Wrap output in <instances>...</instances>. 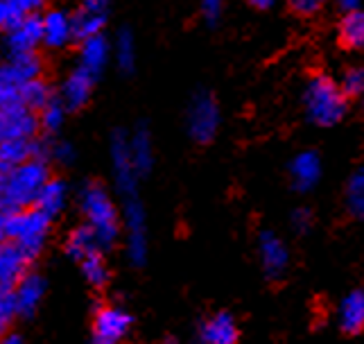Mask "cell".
Returning <instances> with one entry per match:
<instances>
[{
    "label": "cell",
    "instance_id": "cell-1",
    "mask_svg": "<svg viewBox=\"0 0 364 344\" xmlns=\"http://www.w3.org/2000/svg\"><path fill=\"white\" fill-rule=\"evenodd\" d=\"M80 209L86 218V224L93 229L100 247L102 249L114 247L120 236V215L105 186L93 182L86 184L80 193Z\"/></svg>",
    "mask_w": 364,
    "mask_h": 344
},
{
    "label": "cell",
    "instance_id": "cell-2",
    "mask_svg": "<svg viewBox=\"0 0 364 344\" xmlns=\"http://www.w3.org/2000/svg\"><path fill=\"white\" fill-rule=\"evenodd\" d=\"M306 111L312 123L321 127H331L340 123L346 113V93L342 91V84L333 82L326 75H315L306 86Z\"/></svg>",
    "mask_w": 364,
    "mask_h": 344
},
{
    "label": "cell",
    "instance_id": "cell-3",
    "mask_svg": "<svg viewBox=\"0 0 364 344\" xmlns=\"http://www.w3.org/2000/svg\"><path fill=\"white\" fill-rule=\"evenodd\" d=\"M50 224H53V218H48V215L36 207L23 209L18 213L9 215L7 240L18 245L32 261H36L41 256V251L46 249Z\"/></svg>",
    "mask_w": 364,
    "mask_h": 344
},
{
    "label": "cell",
    "instance_id": "cell-4",
    "mask_svg": "<svg viewBox=\"0 0 364 344\" xmlns=\"http://www.w3.org/2000/svg\"><path fill=\"white\" fill-rule=\"evenodd\" d=\"M122 226L127 236V254L134 265H143L147 259V224H145V211L143 204L134 197L122 199Z\"/></svg>",
    "mask_w": 364,
    "mask_h": 344
},
{
    "label": "cell",
    "instance_id": "cell-5",
    "mask_svg": "<svg viewBox=\"0 0 364 344\" xmlns=\"http://www.w3.org/2000/svg\"><path fill=\"white\" fill-rule=\"evenodd\" d=\"M134 317L120 306H100L93 317L91 344H120L129 335Z\"/></svg>",
    "mask_w": 364,
    "mask_h": 344
},
{
    "label": "cell",
    "instance_id": "cell-6",
    "mask_svg": "<svg viewBox=\"0 0 364 344\" xmlns=\"http://www.w3.org/2000/svg\"><path fill=\"white\" fill-rule=\"evenodd\" d=\"M111 163H114V177L120 197L124 199L138 195V170L129 155V138L122 132L111 138Z\"/></svg>",
    "mask_w": 364,
    "mask_h": 344
},
{
    "label": "cell",
    "instance_id": "cell-7",
    "mask_svg": "<svg viewBox=\"0 0 364 344\" xmlns=\"http://www.w3.org/2000/svg\"><path fill=\"white\" fill-rule=\"evenodd\" d=\"M220 111L208 93H197L188 109V132L197 143H208L218 132Z\"/></svg>",
    "mask_w": 364,
    "mask_h": 344
},
{
    "label": "cell",
    "instance_id": "cell-8",
    "mask_svg": "<svg viewBox=\"0 0 364 344\" xmlns=\"http://www.w3.org/2000/svg\"><path fill=\"white\" fill-rule=\"evenodd\" d=\"M7 55H28L36 53V48L43 43V25L41 14L23 16L9 30L3 32Z\"/></svg>",
    "mask_w": 364,
    "mask_h": 344
},
{
    "label": "cell",
    "instance_id": "cell-9",
    "mask_svg": "<svg viewBox=\"0 0 364 344\" xmlns=\"http://www.w3.org/2000/svg\"><path fill=\"white\" fill-rule=\"evenodd\" d=\"M39 113L28 107H14L0 111V143L14 138H34L39 136Z\"/></svg>",
    "mask_w": 364,
    "mask_h": 344
},
{
    "label": "cell",
    "instance_id": "cell-10",
    "mask_svg": "<svg viewBox=\"0 0 364 344\" xmlns=\"http://www.w3.org/2000/svg\"><path fill=\"white\" fill-rule=\"evenodd\" d=\"M32 263L34 261L18 245L9 240L0 243V288L14 290L21 278L30 272Z\"/></svg>",
    "mask_w": 364,
    "mask_h": 344
},
{
    "label": "cell",
    "instance_id": "cell-11",
    "mask_svg": "<svg viewBox=\"0 0 364 344\" xmlns=\"http://www.w3.org/2000/svg\"><path fill=\"white\" fill-rule=\"evenodd\" d=\"M41 25H43V46L50 50H61L75 39L73 14H68V11L48 9L41 14Z\"/></svg>",
    "mask_w": 364,
    "mask_h": 344
},
{
    "label": "cell",
    "instance_id": "cell-12",
    "mask_svg": "<svg viewBox=\"0 0 364 344\" xmlns=\"http://www.w3.org/2000/svg\"><path fill=\"white\" fill-rule=\"evenodd\" d=\"M46 295V281L41 274L28 272L14 288V297H16V308L18 317H34V313L39 311V306Z\"/></svg>",
    "mask_w": 364,
    "mask_h": 344
},
{
    "label": "cell",
    "instance_id": "cell-13",
    "mask_svg": "<svg viewBox=\"0 0 364 344\" xmlns=\"http://www.w3.org/2000/svg\"><path fill=\"white\" fill-rule=\"evenodd\" d=\"M258 247H260V259H262V267H265V274L269 278L283 276L287 261H290V254H287L283 240L279 236H274L272 231H262L258 238Z\"/></svg>",
    "mask_w": 364,
    "mask_h": 344
},
{
    "label": "cell",
    "instance_id": "cell-14",
    "mask_svg": "<svg viewBox=\"0 0 364 344\" xmlns=\"http://www.w3.org/2000/svg\"><path fill=\"white\" fill-rule=\"evenodd\" d=\"M93 82H95V78H91V75L86 71H82L80 66L64 80L59 98L66 105L68 111H77L86 105V102H89L91 91H93Z\"/></svg>",
    "mask_w": 364,
    "mask_h": 344
},
{
    "label": "cell",
    "instance_id": "cell-15",
    "mask_svg": "<svg viewBox=\"0 0 364 344\" xmlns=\"http://www.w3.org/2000/svg\"><path fill=\"white\" fill-rule=\"evenodd\" d=\"M199 344H237V324L229 313H218L199 326Z\"/></svg>",
    "mask_w": 364,
    "mask_h": 344
},
{
    "label": "cell",
    "instance_id": "cell-16",
    "mask_svg": "<svg viewBox=\"0 0 364 344\" xmlns=\"http://www.w3.org/2000/svg\"><path fill=\"white\" fill-rule=\"evenodd\" d=\"M109 59V43L102 34H95L91 39L80 41V63L77 66L86 71L91 78H100V73L105 71Z\"/></svg>",
    "mask_w": 364,
    "mask_h": 344
},
{
    "label": "cell",
    "instance_id": "cell-17",
    "mask_svg": "<svg viewBox=\"0 0 364 344\" xmlns=\"http://www.w3.org/2000/svg\"><path fill=\"white\" fill-rule=\"evenodd\" d=\"M290 177L296 190H310L321 177V161L315 152H301L290 163Z\"/></svg>",
    "mask_w": 364,
    "mask_h": 344
},
{
    "label": "cell",
    "instance_id": "cell-18",
    "mask_svg": "<svg viewBox=\"0 0 364 344\" xmlns=\"http://www.w3.org/2000/svg\"><path fill=\"white\" fill-rule=\"evenodd\" d=\"M340 326L344 333L355 335L364 328V290H353L340 306Z\"/></svg>",
    "mask_w": 364,
    "mask_h": 344
},
{
    "label": "cell",
    "instance_id": "cell-19",
    "mask_svg": "<svg viewBox=\"0 0 364 344\" xmlns=\"http://www.w3.org/2000/svg\"><path fill=\"white\" fill-rule=\"evenodd\" d=\"M66 199H68V188L61 179H55V177H50V182L41 188L39 197H36L34 207L43 211L48 218H57V215L64 211L66 207Z\"/></svg>",
    "mask_w": 364,
    "mask_h": 344
},
{
    "label": "cell",
    "instance_id": "cell-20",
    "mask_svg": "<svg viewBox=\"0 0 364 344\" xmlns=\"http://www.w3.org/2000/svg\"><path fill=\"white\" fill-rule=\"evenodd\" d=\"M97 249H102V247H100L93 229L89 224L75 226L73 231L68 234V238H66V254L77 263L89 256V254L97 251Z\"/></svg>",
    "mask_w": 364,
    "mask_h": 344
},
{
    "label": "cell",
    "instance_id": "cell-21",
    "mask_svg": "<svg viewBox=\"0 0 364 344\" xmlns=\"http://www.w3.org/2000/svg\"><path fill=\"white\" fill-rule=\"evenodd\" d=\"M129 155H132V161L136 165L138 174L149 172V168H152V163H154V152H152V138H149L145 127L136 130L129 136Z\"/></svg>",
    "mask_w": 364,
    "mask_h": 344
},
{
    "label": "cell",
    "instance_id": "cell-22",
    "mask_svg": "<svg viewBox=\"0 0 364 344\" xmlns=\"http://www.w3.org/2000/svg\"><path fill=\"white\" fill-rule=\"evenodd\" d=\"M107 14H95V11L89 9H80L73 14V30H75V41H84L91 39L95 34H102Z\"/></svg>",
    "mask_w": 364,
    "mask_h": 344
},
{
    "label": "cell",
    "instance_id": "cell-23",
    "mask_svg": "<svg viewBox=\"0 0 364 344\" xmlns=\"http://www.w3.org/2000/svg\"><path fill=\"white\" fill-rule=\"evenodd\" d=\"M340 41L346 48L362 50L364 48V11H348L340 25Z\"/></svg>",
    "mask_w": 364,
    "mask_h": 344
},
{
    "label": "cell",
    "instance_id": "cell-24",
    "mask_svg": "<svg viewBox=\"0 0 364 344\" xmlns=\"http://www.w3.org/2000/svg\"><path fill=\"white\" fill-rule=\"evenodd\" d=\"M80 267H82V274L84 278L89 281L93 288H105L107 281H109V267L105 263V256H102V249H97L93 254H89L86 259L80 261Z\"/></svg>",
    "mask_w": 364,
    "mask_h": 344
},
{
    "label": "cell",
    "instance_id": "cell-25",
    "mask_svg": "<svg viewBox=\"0 0 364 344\" xmlns=\"http://www.w3.org/2000/svg\"><path fill=\"white\" fill-rule=\"evenodd\" d=\"M66 105L61 102V98H53L48 105L39 111V125H41V132L46 136H53L61 130V125L66 120Z\"/></svg>",
    "mask_w": 364,
    "mask_h": 344
},
{
    "label": "cell",
    "instance_id": "cell-26",
    "mask_svg": "<svg viewBox=\"0 0 364 344\" xmlns=\"http://www.w3.org/2000/svg\"><path fill=\"white\" fill-rule=\"evenodd\" d=\"M21 93H23V107H28L32 111L39 113L50 100H53V91H50L48 82L41 78V80H32L28 84L21 86Z\"/></svg>",
    "mask_w": 364,
    "mask_h": 344
},
{
    "label": "cell",
    "instance_id": "cell-27",
    "mask_svg": "<svg viewBox=\"0 0 364 344\" xmlns=\"http://www.w3.org/2000/svg\"><path fill=\"white\" fill-rule=\"evenodd\" d=\"M346 207L353 218L364 220V168H360L346 186Z\"/></svg>",
    "mask_w": 364,
    "mask_h": 344
},
{
    "label": "cell",
    "instance_id": "cell-28",
    "mask_svg": "<svg viewBox=\"0 0 364 344\" xmlns=\"http://www.w3.org/2000/svg\"><path fill=\"white\" fill-rule=\"evenodd\" d=\"M116 59H118V66L124 73H132L134 71V63H136V43H134V36L132 32L122 30L118 41H116Z\"/></svg>",
    "mask_w": 364,
    "mask_h": 344
},
{
    "label": "cell",
    "instance_id": "cell-29",
    "mask_svg": "<svg viewBox=\"0 0 364 344\" xmlns=\"http://www.w3.org/2000/svg\"><path fill=\"white\" fill-rule=\"evenodd\" d=\"M342 91L346 93V98H364V68L346 71L342 80Z\"/></svg>",
    "mask_w": 364,
    "mask_h": 344
},
{
    "label": "cell",
    "instance_id": "cell-30",
    "mask_svg": "<svg viewBox=\"0 0 364 344\" xmlns=\"http://www.w3.org/2000/svg\"><path fill=\"white\" fill-rule=\"evenodd\" d=\"M14 107H23V93L21 86L0 82V111L5 109H14Z\"/></svg>",
    "mask_w": 364,
    "mask_h": 344
},
{
    "label": "cell",
    "instance_id": "cell-31",
    "mask_svg": "<svg viewBox=\"0 0 364 344\" xmlns=\"http://www.w3.org/2000/svg\"><path fill=\"white\" fill-rule=\"evenodd\" d=\"M18 19H23L21 11L9 3V0H0V32L9 30Z\"/></svg>",
    "mask_w": 364,
    "mask_h": 344
},
{
    "label": "cell",
    "instance_id": "cell-32",
    "mask_svg": "<svg viewBox=\"0 0 364 344\" xmlns=\"http://www.w3.org/2000/svg\"><path fill=\"white\" fill-rule=\"evenodd\" d=\"M73 159H75L73 145H68V143H55L53 141V147H50V161H57V163L68 165V163H73Z\"/></svg>",
    "mask_w": 364,
    "mask_h": 344
},
{
    "label": "cell",
    "instance_id": "cell-33",
    "mask_svg": "<svg viewBox=\"0 0 364 344\" xmlns=\"http://www.w3.org/2000/svg\"><path fill=\"white\" fill-rule=\"evenodd\" d=\"M23 16H32V14H41V9L46 7V0H9Z\"/></svg>",
    "mask_w": 364,
    "mask_h": 344
},
{
    "label": "cell",
    "instance_id": "cell-34",
    "mask_svg": "<svg viewBox=\"0 0 364 344\" xmlns=\"http://www.w3.org/2000/svg\"><path fill=\"white\" fill-rule=\"evenodd\" d=\"M326 0H290L292 9L296 11V14H304V16H310L315 14V11H319L323 7Z\"/></svg>",
    "mask_w": 364,
    "mask_h": 344
},
{
    "label": "cell",
    "instance_id": "cell-35",
    "mask_svg": "<svg viewBox=\"0 0 364 344\" xmlns=\"http://www.w3.org/2000/svg\"><path fill=\"white\" fill-rule=\"evenodd\" d=\"M222 7H224V0H202V11L210 23L218 21Z\"/></svg>",
    "mask_w": 364,
    "mask_h": 344
},
{
    "label": "cell",
    "instance_id": "cell-36",
    "mask_svg": "<svg viewBox=\"0 0 364 344\" xmlns=\"http://www.w3.org/2000/svg\"><path fill=\"white\" fill-rule=\"evenodd\" d=\"M310 222H312V215H310V211H308V209H299V211L292 215V224H294L296 231H301V234L308 231Z\"/></svg>",
    "mask_w": 364,
    "mask_h": 344
},
{
    "label": "cell",
    "instance_id": "cell-37",
    "mask_svg": "<svg viewBox=\"0 0 364 344\" xmlns=\"http://www.w3.org/2000/svg\"><path fill=\"white\" fill-rule=\"evenodd\" d=\"M107 5H109V0H84L82 7L95 11V14H107Z\"/></svg>",
    "mask_w": 364,
    "mask_h": 344
},
{
    "label": "cell",
    "instance_id": "cell-38",
    "mask_svg": "<svg viewBox=\"0 0 364 344\" xmlns=\"http://www.w3.org/2000/svg\"><path fill=\"white\" fill-rule=\"evenodd\" d=\"M7 226H9V213L0 211V243L7 240Z\"/></svg>",
    "mask_w": 364,
    "mask_h": 344
},
{
    "label": "cell",
    "instance_id": "cell-39",
    "mask_svg": "<svg viewBox=\"0 0 364 344\" xmlns=\"http://www.w3.org/2000/svg\"><path fill=\"white\" fill-rule=\"evenodd\" d=\"M337 5H340L346 11V14H348V11H358L360 0H337Z\"/></svg>",
    "mask_w": 364,
    "mask_h": 344
},
{
    "label": "cell",
    "instance_id": "cell-40",
    "mask_svg": "<svg viewBox=\"0 0 364 344\" xmlns=\"http://www.w3.org/2000/svg\"><path fill=\"white\" fill-rule=\"evenodd\" d=\"M0 344H28V342H25L18 333H7L3 340H0Z\"/></svg>",
    "mask_w": 364,
    "mask_h": 344
},
{
    "label": "cell",
    "instance_id": "cell-41",
    "mask_svg": "<svg viewBox=\"0 0 364 344\" xmlns=\"http://www.w3.org/2000/svg\"><path fill=\"white\" fill-rule=\"evenodd\" d=\"M9 324H11V322L7 320V317H5V315H0V340H3V338L9 333Z\"/></svg>",
    "mask_w": 364,
    "mask_h": 344
},
{
    "label": "cell",
    "instance_id": "cell-42",
    "mask_svg": "<svg viewBox=\"0 0 364 344\" xmlns=\"http://www.w3.org/2000/svg\"><path fill=\"white\" fill-rule=\"evenodd\" d=\"M249 3L254 5V7H258V9H267L274 3V0H249Z\"/></svg>",
    "mask_w": 364,
    "mask_h": 344
},
{
    "label": "cell",
    "instance_id": "cell-43",
    "mask_svg": "<svg viewBox=\"0 0 364 344\" xmlns=\"http://www.w3.org/2000/svg\"><path fill=\"white\" fill-rule=\"evenodd\" d=\"M3 57H7V48H5V36H3V32H0V59Z\"/></svg>",
    "mask_w": 364,
    "mask_h": 344
},
{
    "label": "cell",
    "instance_id": "cell-44",
    "mask_svg": "<svg viewBox=\"0 0 364 344\" xmlns=\"http://www.w3.org/2000/svg\"><path fill=\"white\" fill-rule=\"evenodd\" d=\"M163 344H179V340H174V338H168V340L163 342Z\"/></svg>",
    "mask_w": 364,
    "mask_h": 344
}]
</instances>
